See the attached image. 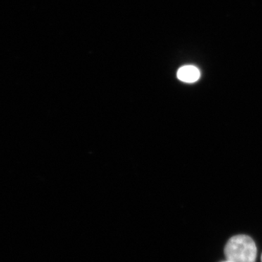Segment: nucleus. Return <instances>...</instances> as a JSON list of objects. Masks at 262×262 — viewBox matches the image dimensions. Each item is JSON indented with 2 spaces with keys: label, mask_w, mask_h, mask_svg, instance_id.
Returning <instances> with one entry per match:
<instances>
[{
  "label": "nucleus",
  "mask_w": 262,
  "mask_h": 262,
  "mask_svg": "<svg viewBox=\"0 0 262 262\" xmlns=\"http://www.w3.org/2000/svg\"><path fill=\"white\" fill-rule=\"evenodd\" d=\"M225 255L226 259L230 262H256L257 248L251 237L239 234L229 239Z\"/></svg>",
  "instance_id": "nucleus-1"
},
{
  "label": "nucleus",
  "mask_w": 262,
  "mask_h": 262,
  "mask_svg": "<svg viewBox=\"0 0 262 262\" xmlns=\"http://www.w3.org/2000/svg\"><path fill=\"white\" fill-rule=\"evenodd\" d=\"M179 80L187 83H193L199 80L201 72L194 66H184L179 69L177 72Z\"/></svg>",
  "instance_id": "nucleus-2"
},
{
  "label": "nucleus",
  "mask_w": 262,
  "mask_h": 262,
  "mask_svg": "<svg viewBox=\"0 0 262 262\" xmlns=\"http://www.w3.org/2000/svg\"><path fill=\"white\" fill-rule=\"evenodd\" d=\"M222 262H230L229 261H227V260H226V261H222Z\"/></svg>",
  "instance_id": "nucleus-3"
},
{
  "label": "nucleus",
  "mask_w": 262,
  "mask_h": 262,
  "mask_svg": "<svg viewBox=\"0 0 262 262\" xmlns=\"http://www.w3.org/2000/svg\"><path fill=\"white\" fill-rule=\"evenodd\" d=\"M261 261L262 262V254H261Z\"/></svg>",
  "instance_id": "nucleus-4"
}]
</instances>
